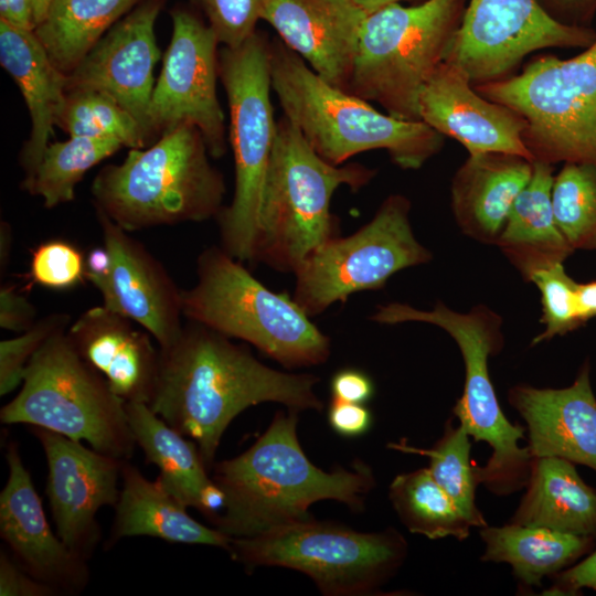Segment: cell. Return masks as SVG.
Returning a JSON list of instances; mask_svg holds the SVG:
<instances>
[{
    "label": "cell",
    "mask_w": 596,
    "mask_h": 596,
    "mask_svg": "<svg viewBox=\"0 0 596 596\" xmlns=\"http://www.w3.org/2000/svg\"><path fill=\"white\" fill-rule=\"evenodd\" d=\"M159 351L157 384L148 405L196 444L207 469L225 429L247 407L275 402L297 412L322 408L315 391L318 376L272 369L246 345L203 324L188 321Z\"/></svg>",
    "instance_id": "6da1fadb"
},
{
    "label": "cell",
    "mask_w": 596,
    "mask_h": 596,
    "mask_svg": "<svg viewBox=\"0 0 596 596\" xmlns=\"http://www.w3.org/2000/svg\"><path fill=\"white\" fill-rule=\"evenodd\" d=\"M298 412L279 411L262 436L241 455L214 462L212 480L223 490V510L210 522L231 538H248L309 518L320 500H337L361 511L375 487L372 469L356 460L323 471L304 453Z\"/></svg>",
    "instance_id": "7a4b0ae2"
},
{
    "label": "cell",
    "mask_w": 596,
    "mask_h": 596,
    "mask_svg": "<svg viewBox=\"0 0 596 596\" xmlns=\"http://www.w3.org/2000/svg\"><path fill=\"white\" fill-rule=\"evenodd\" d=\"M269 71L284 116L332 164H343L365 151L385 150L397 167L416 170L444 146V136L424 121L381 113L368 100L329 84L281 41H269Z\"/></svg>",
    "instance_id": "3957f363"
},
{
    "label": "cell",
    "mask_w": 596,
    "mask_h": 596,
    "mask_svg": "<svg viewBox=\"0 0 596 596\" xmlns=\"http://www.w3.org/2000/svg\"><path fill=\"white\" fill-rule=\"evenodd\" d=\"M210 157L200 130L182 124L103 167L91 185L95 211L129 233L216 217L226 187Z\"/></svg>",
    "instance_id": "277c9868"
},
{
    "label": "cell",
    "mask_w": 596,
    "mask_h": 596,
    "mask_svg": "<svg viewBox=\"0 0 596 596\" xmlns=\"http://www.w3.org/2000/svg\"><path fill=\"white\" fill-rule=\"evenodd\" d=\"M375 174L362 164L328 162L283 116L276 123L249 262L294 274L315 248L339 236V220L330 210L333 193L342 185L355 192Z\"/></svg>",
    "instance_id": "5b68a950"
},
{
    "label": "cell",
    "mask_w": 596,
    "mask_h": 596,
    "mask_svg": "<svg viewBox=\"0 0 596 596\" xmlns=\"http://www.w3.org/2000/svg\"><path fill=\"white\" fill-rule=\"evenodd\" d=\"M181 299L188 321L253 344L284 368L318 365L331 353L330 339L292 297L266 287L222 246L201 252L196 283Z\"/></svg>",
    "instance_id": "8992f818"
},
{
    "label": "cell",
    "mask_w": 596,
    "mask_h": 596,
    "mask_svg": "<svg viewBox=\"0 0 596 596\" xmlns=\"http://www.w3.org/2000/svg\"><path fill=\"white\" fill-rule=\"evenodd\" d=\"M370 319L381 324L430 323L456 341L464 359L465 383L453 413L476 443L491 448L487 462L476 465L478 482L499 497L523 490L532 464L526 446L519 445L526 428L505 417L488 368L489 358L500 353L504 344L501 317L483 305L457 312L438 301L432 310L402 302L377 306Z\"/></svg>",
    "instance_id": "52a82bcc"
},
{
    "label": "cell",
    "mask_w": 596,
    "mask_h": 596,
    "mask_svg": "<svg viewBox=\"0 0 596 596\" xmlns=\"http://www.w3.org/2000/svg\"><path fill=\"white\" fill-rule=\"evenodd\" d=\"M125 405L79 355L65 329L53 333L31 358L22 387L2 406L0 421L42 427L129 460L136 441Z\"/></svg>",
    "instance_id": "ba28073f"
},
{
    "label": "cell",
    "mask_w": 596,
    "mask_h": 596,
    "mask_svg": "<svg viewBox=\"0 0 596 596\" xmlns=\"http://www.w3.org/2000/svg\"><path fill=\"white\" fill-rule=\"evenodd\" d=\"M465 9V0H424L368 13L348 92L395 118L421 120V93L445 61Z\"/></svg>",
    "instance_id": "9c48e42d"
},
{
    "label": "cell",
    "mask_w": 596,
    "mask_h": 596,
    "mask_svg": "<svg viewBox=\"0 0 596 596\" xmlns=\"http://www.w3.org/2000/svg\"><path fill=\"white\" fill-rule=\"evenodd\" d=\"M232 558L249 571L281 566L312 578L323 595L376 594L404 564L408 544L401 532H359L310 518L248 538H232Z\"/></svg>",
    "instance_id": "30bf717a"
},
{
    "label": "cell",
    "mask_w": 596,
    "mask_h": 596,
    "mask_svg": "<svg viewBox=\"0 0 596 596\" xmlns=\"http://www.w3.org/2000/svg\"><path fill=\"white\" fill-rule=\"evenodd\" d=\"M473 86L523 118L533 161L596 164V41L571 58L538 56L518 75Z\"/></svg>",
    "instance_id": "8fae6325"
},
{
    "label": "cell",
    "mask_w": 596,
    "mask_h": 596,
    "mask_svg": "<svg viewBox=\"0 0 596 596\" xmlns=\"http://www.w3.org/2000/svg\"><path fill=\"white\" fill-rule=\"evenodd\" d=\"M219 76L227 96L235 185L231 203L215 219L221 246L249 262L277 123L270 100L269 41L255 32L237 47L223 46Z\"/></svg>",
    "instance_id": "7c38bea8"
},
{
    "label": "cell",
    "mask_w": 596,
    "mask_h": 596,
    "mask_svg": "<svg viewBox=\"0 0 596 596\" xmlns=\"http://www.w3.org/2000/svg\"><path fill=\"white\" fill-rule=\"evenodd\" d=\"M409 210L407 198L391 194L356 232L315 248L294 273L295 301L315 317L352 294L383 288L404 268L430 262L432 253L413 233Z\"/></svg>",
    "instance_id": "4fadbf2b"
},
{
    "label": "cell",
    "mask_w": 596,
    "mask_h": 596,
    "mask_svg": "<svg viewBox=\"0 0 596 596\" xmlns=\"http://www.w3.org/2000/svg\"><path fill=\"white\" fill-rule=\"evenodd\" d=\"M595 41L593 28L561 24L536 0H469L445 62L480 84L508 77L534 51Z\"/></svg>",
    "instance_id": "5bb4252c"
},
{
    "label": "cell",
    "mask_w": 596,
    "mask_h": 596,
    "mask_svg": "<svg viewBox=\"0 0 596 596\" xmlns=\"http://www.w3.org/2000/svg\"><path fill=\"white\" fill-rule=\"evenodd\" d=\"M172 35L149 105V123L157 137L182 124L195 126L210 156L226 152L225 116L216 82L220 42L209 25L185 10L171 13Z\"/></svg>",
    "instance_id": "9a60e30c"
},
{
    "label": "cell",
    "mask_w": 596,
    "mask_h": 596,
    "mask_svg": "<svg viewBox=\"0 0 596 596\" xmlns=\"http://www.w3.org/2000/svg\"><path fill=\"white\" fill-rule=\"evenodd\" d=\"M47 462L46 496L56 533L78 556L89 560L100 542L96 514L115 507L125 460L85 447L82 441L30 426Z\"/></svg>",
    "instance_id": "2e32d148"
},
{
    "label": "cell",
    "mask_w": 596,
    "mask_h": 596,
    "mask_svg": "<svg viewBox=\"0 0 596 596\" xmlns=\"http://www.w3.org/2000/svg\"><path fill=\"white\" fill-rule=\"evenodd\" d=\"M158 0H147L115 23L67 74L66 91L89 88L113 96L139 123L150 145L155 141L149 105L153 70L160 58L155 25Z\"/></svg>",
    "instance_id": "e0dca14e"
},
{
    "label": "cell",
    "mask_w": 596,
    "mask_h": 596,
    "mask_svg": "<svg viewBox=\"0 0 596 596\" xmlns=\"http://www.w3.org/2000/svg\"><path fill=\"white\" fill-rule=\"evenodd\" d=\"M95 212L111 258L107 275L91 280L102 305L139 324L159 348L170 345L183 327L182 289L142 243L103 212Z\"/></svg>",
    "instance_id": "ac0fdd59"
},
{
    "label": "cell",
    "mask_w": 596,
    "mask_h": 596,
    "mask_svg": "<svg viewBox=\"0 0 596 596\" xmlns=\"http://www.w3.org/2000/svg\"><path fill=\"white\" fill-rule=\"evenodd\" d=\"M6 459L9 477L0 493V536L12 558L60 594L83 592L89 581L87 560L70 550L51 530L15 443L9 444Z\"/></svg>",
    "instance_id": "d6986e66"
},
{
    "label": "cell",
    "mask_w": 596,
    "mask_h": 596,
    "mask_svg": "<svg viewBox=\"0 0 596 596\" xmlns=\"http://www.w3.org/2000/svg\"><path fill=\"white\" fill-rule=\"evenodd\" d=\"M419 119L469 153L505 152L533 161L522 134L525 121L511 108L480 95L457 65L443 62L419 96Z\"/></svg>",
    "instance_id": "ffe728a7"
},
{
    "label": "cell",
    "mask_w": 596,
    "mask_h": 596,
    "mask_svg": "<svg viewBox=\"0 0 596 596\" xmlns=\"http://www.w3.org/2000/svg\"><path fill=\"white\" fill-rule=\"evenodd\" d=\"M366 14L354 0H269L260 20L321 78L348 91Z\"/></svg>",
    "instance_id": "44dd1931"
},
{
    "label": "cell",
    "mask_w": 596,
    "mask_h": 596,
    "mask_svg": "<svg viewBox=\"0 0 596 596\" xmlns=\"http://www.w3.org/2000/svg\"><path fill=\"white\" fill-rule=\"evenodd\" d=\"M585 362L573 384L562 389L518 384L509 404L526 424L532 458L558 457L596 471V397Z\"/></svg>",
    "instance_id": "7402d4cb"
},
{
    "label": "cell",
    "mask_w": 596,
    "mask_h": 596,
    "mask_svg": "<svg viewBox=\"0 0 596 596\" xmlns=\"http://www.w3.org/2000/svg\"><path fill=\"white\" fill-rule=\"evenodd\" d=\"M129 318L105 307L84 311L67 329L79 355L126 403L149 404L157 384L160 351L150 333Z\"/></svg>",
    "instance_id": "603a6c76"
},
{
    "label": "cell",
    "mask_w": 596,
    "mask_h": 596,
    "mask_svg": "<svg viewBox=\"0 0 596 596\" xmlns=\"http://www.w3.org/2000/svg\"><path fill=\"white\" fill-rule=\"evenodd\" d=\"M532 171L533 161L518 155L469 156L450 185L451 210L462 233L482 244L496 245Z\"/></svg>",
    "instance_id": "cb8c5ba5"
},
{
    "label": "cell",
    "mask_w": 596,
    "mask_h": 596,
    "mask_svg": "<svg viewBox=\"0 0 596 596\" xmlns=\"http://www.w3.org/2000/svg\"><path fill=\"white\" fill-rule=\"evenodd\" d=\"M0 63L19 86L30 114L31 131L20 153L28 177L50 143L66 95L67 75L54 65L34 31L1 19Z\"/></svg>",
    "instance_id": "d4e9b609"
},
{
    "label": "cell",
    "mask_w": 596,
    "mask_h": 596,
    "mask_svg": "<svg viewBox=\"0 0 596 596\" xmlns=\"http://www.w3.org/2000/svg\"><path fill=\"white\" fill-rule=\"evenodd\" d=\"M121 488L106 547L124 538L151 536L171 543L203 544L231 550L232 538L189 515L184 507L159 481L148 480L125 460Z\"/></svg>",
    "instance_id": "484cf974"
},
{
    "label": "cell",
    "mask_w": 596,
    "mask_h": 596,
    "mask_svg": "<svg viewBox=\"0 0 596 596\" xmlns=\"http://www.w3.org/2000/svg\"><path fill=\"white\" fill-rule=\"evenodd\" d=\"M553 180V164L533 161L531 179L515 199L496 244L526 281L575 252L554 216Z\"/></svg>",
    "instance_id": "4316f807"
},
{
    "label": "cell",
    "mask_w": 596,
    "mask_h": 596,
    "mask_svg": "<svg viewBox=\"0 0 596 596\" xmlns=\"http://www.w3.org/2000/svg\"><path fill=\"white\" fill-rule=\"evenodd\" d=\"M524 490L510 523L596 539V489L581 478L573 462L532 458Z\"/></svg>",
    "instance_id": "83f0119b"
},
{
    "label": "cell",
    "mask_w": 596,
    "mask_h": 596,
    "mask_svg": "<svg viewBox=\"0 0 596 596\" xmlns=\"http://www.w3.org/2000/svg\"><path fill=\"white\" fill-rule=\"evenodd\" d=\"M481 561L507 563L520 586L530 589L572 566L595 546V538L564 533L547 528L508 522L502 526H483Z\"/></svg>",
    "instance_id": "f1b7e54d"
},
{
    "label": "cell",
    "mask_w": 596,
    "mask_h": 596,
    "mask_svg": "<svg viewBox=\"0 0 596 596\" xmlns=\"http://www.w3.org/2000/svg\"><path fill=\"white\" fill-rule=\"evenodd\" d=\"M129 427L148 464L159 468L158 481L184 507L198 508L202 490L212 482L193 440L167 424L146 403H126Z\"/></svg>",
    "instance_id": "f546056e"
},
{
    "label": "cell",
    "mask_w": 596,
    "mask_h": 596,
    "mask_svg": "<svg viewBox=\"0 0 596 596\" xmlns=\"http://www.w3.org/2000/svg\"><path fill=\"white\" fill-rule=\"evenodd\" d=\"M141 0H52L34 30L54 65L70 74L97 41Z\"/></svg>",
    "instance_id": "4dcf8cb0"
},
{
    "label": "cell",
    "mask_w": 596,
    "mask_h": 596,
    "mask_svg": "<svg viewBox=\"0 0 596 596\" xmlns=\"http://www.w3.org/2000/svg\"><path fill=\"white\" fill-rule=\"evenodd\" d=\"M389 499L412 533L430 540L453 536L459 541L470 535L472 525L428 467L397 475L390 485Z\"/></svg>",
    "instance_id": "1f68e13d"
},
{
    "label": "cell",
    "mask_w": 596,
    "mask_h": 596,
    "mask_svg": "<svg viewBox=\"0 0 596 596\" xmlns=\"http://www.w3.org/2000/svg\"><path fill=\"white\" fill-rule=\"evenodd\" d=\"M121 147L117 139L84 136L50 142L35 170L22 180L21 188L41 196L46 209L71 202L85 173Z\"/></svg>",
    "instance_id": "d6a6232c"
},
{
    "label": "cell",
    "mask_w": 596,
    "mask_h": 596,
    "mask_svg": "<svg viewBox=\"0 0 596 596\" xmlns=\"http://www.w3.org/2000/svg\"><path fill=\"white\" fill-rule=\"evenodd\" d=\"M387 447L427 457L433 478L449 494L470 524L480 529L488 525L477 507V464L470 458V436L461 424L455 426L450 417L445 423L441 437L430 448H418L404 440L390 443Z\"/></svg>",
    "instance_id": "836d02e7"
},
{
    "label": "cell",
    "mask_w": 596,
    "mask_h": 596,
    "mask_svg": "<svg viewBox=\"0 0 596 596\" xmlns=\"http://www.w3.org/2000/svg\"><path fill=\"white\" fill-rule=\"evenodd\" d=\"M56 126L68 136L113 138L129 149L150 146L136 118L113 96L97 89L66 91Z\"/></svg>",
    "instance_id": "e575fe53"
},
{
    "label": "cell",
    "mask_w": 596,
    "mask_h": 596,
    "mask_svg": "<svg viewBox=\"0 0 596 596\" xmlns=\"http://www.w3.org/2000/svg\"><path fill=\"white\" fill-rule=\"evenodd\" d=\"M552 204L570 246L596 249V164L565 162L554 174Z\"/></svg>",
    "instance_id": "d590c367"
},
{
    "label": "cell",
    "mask_w": 596,
    "mask_h": 596,
    "mask_svg": "<svg viewBox=\"0 0 596 596\" xmlns=\"http://www.w3.org/2000/svg\"><path fill=\"white\" fill-rule=\"evenodd\" d=\"M530 283L541 292V321L545 327L532 340L533 345L585 324L578 301V283L566 274L563 264L536 272Z\"/></svg>",
    "instance_id": "8d00e7d4"
},
{
    "label": "cell",
    "mask_w": 596,
    "mask_h": 596,
    "mask_svg": "<svg viewBox=\"0 0 596 596\" xmlns=\"http://www.w3.org/2000/svg\"><path fill=\"white\" fill-rule=\"evenodd\" d=\"M71 316L66 312H54L36 320L28 330L19 336L0 342V395H7L23 381L25 368L42 347L55 332L68 329Z\"/></svg>",
    "instance_id": "74e56055"
},
{
    "label": "cell",
    "mask_w": 596,
    "mask_h": 596,
    "mask_svg": "<svg viewBox=\"0 0 596 596\" xmlns=\"http://www.w3.org/2000/svg\"><path fill=\"white\" fill-rule=\"evenodd\" d=\"M31 283L52 290H68L85 278V255L64 240L39 244L31 253Z\"/></svg>",
    "instance_id": "f35d334b"
},
{
    "label": "cell",
    "mask_w": 596,
    "mask_h": 596,
    "mask_svg": "<svg viewBox=\"0 0 596 596\" xmlns=\"http://www.w3.org/2000/svg\"><path fill=\"white\" fill-rule=\"evenodd\" d=\"M269 0H200L220 44L237 47L255 31Z\"/></svg>",
    "instance_id": "ab89813d"
},
{
    "label": "cell",
    "mask_w": 596,
    "mask_h": 596,
    "mask_svg": "<svg viewBox=\"0 0 596 596\" xmlns=\"http://www.w3.org/2000/svg\"><path fill=\"white\" fill-rule=\"evenodd\" d=\"M1 596H55L60 593L25 572L7 552H0Z\"/></svg>",
    "instance_id": "60d3db41"
},
{
    "label": "cell",
    "mask_w": 596,
    "mask_h": 596,
    "mask_svg": "<svg viewBox=\"0 0 596 596\" xmlns=\"http://www.w3.org/2000/svg\"><path fill=\"white\" fill-rule=\"evenodd\" d=\"M552 584L542 595H577L583 588L596 592V547L579 563L551 576Z\"/></svg>",
    "instance_id": "b9f144b4"
},
{
    "label": "cell",
    "mask_w": 596,
    "mask_h": 596,
    "mask_svg": "<svg viewBox=\"0 0 596 596\" xmlns=\"http://www.w3.org/2000/svg\"><path fill=\"white\" fill-rule=\"evenodd\" d=\"M34 305L13 285L0 289V327L4 330L23 332L36 322Z\"/></svg>",
    "instance_id": "7bdbcfd3"
},
{
    "label": "cell",
    "mask_w": 596,
    "mask_h": 596,
    "mask_svg": "<svg viewBox=\"0 0 596 596\" xmlns=\"http://www.w3.org/2000/svg\"><path fill=\"white\" fill-rule=\"evenodd\" d=\"M328 422L339 435L358 437L370 429L372 414L363 404L331 397L328 408Z\"/></svg>",
    "instance_id": "ee69618b"
},
{
    "label": "cell",
    "mask_w": 596,
    "mask_h": 596,
    "mask_svg": "<svg viewBox=\"0 0 596 596\" xmlns=\"http://www.w3.org/2000/svg\"><path fill=\"white\" fill-rule=\"evenodd\" d=\"M553 20L570 26L590 28L596 14V0H536Z\"/></svg>",
    "instance_id": "f6af8a7d"
},
{
    "label": "cell",
    "mask_w": 596,
    "mask_h": 596,
    "mask_svg": "<svg viewBox=\"0 0 596 596\" xmlns=\"http://www.w3.org/2000/svg\"><path fill=\"white\" fill-rule=\"evenodd\" d=\"M330 389L332 398L360 404L368 402L374 392L370 376L358 369L338 371L331 379Z\"/></svg>",
    "instance_id": "bcb514c9"
},
{
    "label": "cell",
    "mask_w": 596,
    "mask_h": 596,
    "mask_svg": "<svg viewBox=\"0 0 596 596\" xmlns=\"http://www.w3.org/2000/svg\"><path fill=\"white\" fill-rule=\"evenodd\" d=\"M52 0H0V19L34 31L45 19Z\"/></svg>",
    "instance_id": "7dc6e473"
},
{
    "label": "cell",
    "mask_w": 596,
    "mask_h": 596,
    "mask_svg": "<svg viewBox=\"0 0 596 596\" xmlns=\"http://www.w3.org/2000/svg\"><path fill=\"white\" fill-rule=\"evenodd\" d=\"M110 265V254L104 244L92 248L85 255V278L91 281L104 277L109 272Z\"/></svg>",
    "instance_id": "c3c4849f"
},
{
    "label": "cell",
    "mask_w": 596,
    "mask_h": 596,
    "mask_svg": "<svg viewBox=\"0 0 596 596\" xmlns=\"http://www.w3.org/2000/svg\"><path fill=\"white\" fill-rule=\"evenodd\" d=\"M578 301L585 323L596 317V280L578 284Z\"/></svg>",
    "instance_id": "681fc988"
},
{
    "label": "cell",
    "mask_w": 596,
    "mask_h": 596,
    "mask_svg": "<svg viewBox=\"0 0 596 596\" xmlns=\"http://www.w3.org/2000/svg\"><path fill=\"white\" fill-rule=\"evenodd\" d=\"M13 244V233L10 224L1 221L0 224V274L6 273Z\"/></svg>",
    "instance_id": "f907efd6"
},
{
    "label": "cell",
    "mask_w": 596,
    "mask_h": 596,
    "mask_svg": "<svg viewBox=\"0 0 596 596\" xmlns=\"http://www.w3.org/2000/svg\"><path fill=\"white\" fill-rule=\"evenodd\" d=\"M366 13H370L381 7L392 4V3H401L402 1H409V0H354ZM424 1V0H423Z\"/></svg>",
    "instance_id": "816d5d0a"
}]
</instances>
